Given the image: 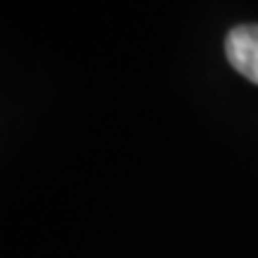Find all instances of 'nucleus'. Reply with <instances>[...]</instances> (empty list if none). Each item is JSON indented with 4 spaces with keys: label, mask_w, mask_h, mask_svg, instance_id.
<instances>
[{
    "label": "nucleus",
    "mask_w": 258,
    "mask_h": 258,
    "mask_svg": "<svg viewBox=\"0 0 258 258\" xmlns=\"http://www.w3.org/2000/svg\"><path fill=\"white\" fill-rule=\"evenodd\" d=\"M225 53L241 77L258 84V24H239L232 29L225 38Z\"/></svg>",
    "instance_id": "f257e3e1"
}]
</instances>
